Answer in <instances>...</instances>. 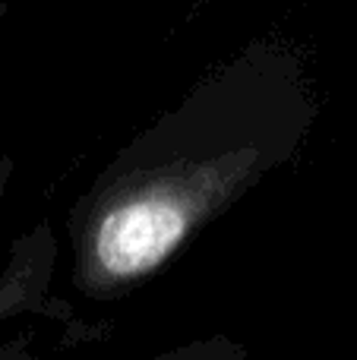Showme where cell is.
I'll return each instance as SVG.
<instances>
[{
  "label": "cell",
  "instance_id": "6da1fadb",
  "mask_svg": "<svg viewBox=\"0 0 357 360\" xmlns=\"http://www.w3.org/2000/svg\"><path fill=\"white\" fill-rule=\"evenodd\" d=\"M187 231L181 199L149 193L114 205L95 231V259L114 278H136L155 269Z\"/></svg>",
  "mask_w": 357,
  "mask_h": 360
}]
</instances>
